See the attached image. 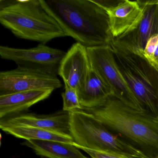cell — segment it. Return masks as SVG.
I'll list each match as a JSON object with an SVG mask.
<instances>
[{
  "instance_id": "cell-1",
  "label": "cell",
  "mask_w": 158,
  "mask_h": 158,
  "mask_svg": "<svg viewBox=\"0 0 158 158\" xmlns=\"http://www.w3.org/2000/svg\"><path fill=\"white\" fill-rule=\"evenodd\" d=\"M83 110L149 158L158 157V121L149 114L137 110L113 94Z\"/></svg>"
},
{
  "instance_id": "cell-2",
  "label": "cell",
  "mask_w": 158,
  "mask_h": 158,
  "mask_svg": "<svg viewBox=\"0 0 158 158\" xmlns=\"http://www.w3.org/2000/svg\"><path fill=\"white\" fill-rule=\"evenodd\" d=\"M66 36L86 48L110 45L112 36L106 12L93 0H40Z\"/></svg>"
},
{
  "instance_id": "cell-3",
  "label": "cell",
  "mask_w": 158,
  "mask_h": 158,
  "mask_svg": "<svg viewBox=\"0 0 158 158\" xmlns=\"http://www.w3.org/2000/svg\"><path fill=\"white\" fill-rule=\"evenodd\" d=\"M0 23L18 38L45 45L66 36L40 0L0 1Z\"/></svg>"
},
{
  "instance_id": "cell-4",
  "label": "cell",
  "mask_w": 158,
  "mask_h": 158,
  "mask_svg": "<svg viewBox=\"0 0 158 158\" xmlns=\"http://www.w3.org/2000/svg\"><path fill=\"white\" fill-rule=\"evenodd\" d=\"M117 67L144 109L158 121V71L143 55L114 38L110 43Z\"/></svg>"
},
{
  "instance_id": "cell-5",
  "label": "cell",
  "mask_w": 158,
  "mask_h": 158,
  "mask_svg": "<svg viewBox=\"0 0 158 158\" xmlns=\"http://www.w3.org/2000/svg\"><path fill=\"white\" fill-rule=\"evenodd\" d=\"M72 143L97 151L116 152L136 158H149L143 152L107 129L93 114L84 110L70 112Z\"/></svg>"
},
{
  "instance_id": "cell-6",
  "label": "cell",
  "mask_w": 158,
  "mask_h": 158,
  "mask_svg": "<svg viewBox=\"0 0 158 158\" xmlns=\"http://www.w3.org/2000/svg\"><path fill=\"white\" fill-rule=\"evenodd\" d=\"M87 48L91 67L110 88L112 94L137 110L148 113L133 94L121 74L110 46Z\"/></svg>"
},
{
  "instance_id": "cell-7",
  "label": "cell",
  "mask_w": 158,
  "mask_h": 158,
  "mask_svg": "<svg viewBox=\"0 0 158 158\" xmlns=\"http://www.w3.org/2000/svg\"><path fill=\"white\" fill-rule=\"evenodd\" d=\"M66 52L43 44L29 49L0 47L2 59L13 61L17 66L39 70L57 75Z\"/></svg>"
},
{
  "instance_id": "cell-8",
  "label": "cell",
  "mask_w": 158,
  "mask_h": 158,
  "mask_svg": "<svg viewBox=\"0 0 158 158\" xmlns=\"http://www.w3.org/2000/svg\"><path fill=\"white\" fill-rule=\"evenodd\" d=\"M57 76L20 66L2 71L0 73V96L37 89L55 90L62 86Z\"/></svg>"
},
{
  "instance_id": "cell-9",
  "label": "cell",
  "mask_w": 158,
  "mask_h": 158,
  "mask_svg": "<svg viewBox=\"0 0 158 158\" xmlns=\"http://www.w3.org/2000/svg\"><path fill=\"white\" fill-rule=\"evenodd\" d=\"M108 15L110 32L113 38L132 32L143 16V8L138 1L93 0Z\"/></svg>"
},
{
  "instance_id": "cell-10",
  "label": "cell",
  "mask_w": 158,
  "mask_h": 158,
  "mask_svg": "<svg viewBox=\"0 0 158 158\" xmlns=\"http://www.w3.org/2000/svg\"><path fill=\"white\" fill-rule=\"evenodd\" d=\"M143 16L137 26L123 36L114 38L135 53L143 56L148 40L158 34V0H139Z\"/></svg>"
},
{
  "instance_id": "cell-11",
  "label": "cell",
  "mask_w": 158,
  "mask_h": 158,
  "mask_svg": "<svg viewBox=\"0 0 158 158\" xmlns=\"http://www.w3.org/2000/svg\"><path fill=\"white\" fill-rule=\"evenodd\" d=\"M91 69L86 47L76 42L62 60L58 75L64 83L77 90L82 88Z\"/></svg>"
},
{
  "instance_id": "cell-12",
  "label": "cell",
  "mask_w": 158,
  "mask_h": 158,
  "mask_svg": "<svg viewBox=\"0 0 158 158\" xmlns=\"http://www.w3.org/2000/svg\"><path fill=\"white\" fill-rule=\"evenodd\" d=\"M70 112L61 110L49 114H21L0 119V127L12 126L35 127L71 136Z\"/></svg>"
},
{
  "instance_id": "cell-13",
  "label": "cell",
  "mask_w": 158,
  "mask_h": 158,
  "mask_svg": "<svg viewBox=\"0 0 158 158\" xmlns=\"http://www.w3.org/2000/svg\"><path fill=\"white\" fill-rule=\"evenodd\" d=\"M53 91L37 89L0 96V119L21 114L36 103L48 98Z\"/></svg>"
},
{
  "instance_id": "cell-14",
  "label": "cell",
  "mask_w": 158,
  "mask_h": 158,
  "mask_svg": "<svg viewBox=\"0 0 158 158\" xmlns=\"http://www.w3.org/2000/svg\"><path fill=\"white\" fill-rule=\"evenodd\" d=\"M23 145L31 148L42 158H91L84 155L71 143L48 140H26Z\"/></svg>"
},
{
  "instance_id": "cell-15",
  "label": "cell",
  "mask_w": 158,
  "mask_h": 158,
  "mask_svg": "<svg viewBox=\"0 0 158 158\" xmlns=\"http://www.w3.org/2000/svg\"><path fill=\"white\" fill-rule=\"evenodd\" d=\"M77 93L80 104L84 110L93 108L113 93L110 88L91 66L85 84Z\"/></svg>"
},
{
  "instance_id": "cell-16",
  "label": "cell",
  "mask_w": 158,
  "mask_h": 158,
  "mask_svg": "<svg viewBox=\"0 0 158 158\" xmlns=\"http://www.w3.org/2000/svg\"><path fill=\"white\" fill-rule=\"evenodd\" d=\"M0 128L7 134L26 140H48L71 144L74 142L73 139L71 136L35 127L17 125L3 127Z\"/></svg>"
},
{
  "instance_id": "cell-17",
  "label": "cell",
  "mask_w": 158,
  "mask_h": 158,
  "mask_svg": "<svg viewBox=\"0 0 158 158\" xmlns=\"http://www.w3.org/2000/svg\"><path fill=\"white\" fill-rule=\"evenodd\" d=\"M64 84V91L62 93L63 102V110L70 112L77 110H83L77 90L71 87L67 83Z\"/></svg>"
},
{
  "instance_id": "cell-18",
  "label": "cell",
  "mask_w": 158,
  "mask_h": 158,
  "mask_svg": "<svg viewBox=\"0 0 158 158\" xmlns=\"http://www.w3.org/2000/svg\"><path fill=\"white\" fill-rule=\"evenodd\" d=\"M143 56L158 71V34L148 40L143 51Z\"/></svg>"
},
{
  "instance_id": "cell-19",
  "label": "cell",
  "mask_w": 158,
  "mask_h": 158,
  "mask_svg": "<svg viewBox=\"0 0 158 158\" xmlns=\"http://www.w3.org/2000/svg\"><path fill=\"white\" fill-rule=\"evenodd\" d=\"M76 147L86 152L91 158H136L116 152L97 151L82 147Z\"/></svg>"
}]
</instances>
